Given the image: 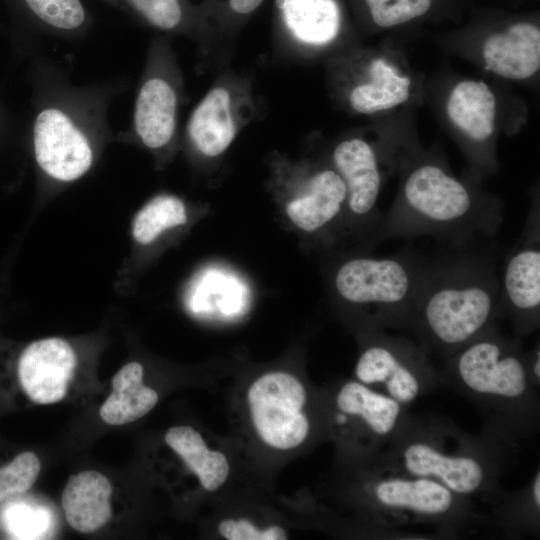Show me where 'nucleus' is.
<instances>
[{
	"instance_id": "ddd939ff",
	"label": "nucleus",
	"mask_w": 540,
	"mask_h": 540,
	"mask_svg": "<svg viewBox=\"0 0 540 540\" xmlns=\"http://www.w3.org/2000/svg\"><path fill=\"white\" fill-rule=\"evenodd\" d=\"M388 148L352 136L338 142L331 153L330 162L346 187V218L352 226L370 233V236L382 217L378 200L386 166H401L407 155L401 159H391Z\"/></svg>"
},
{
	"instance_id": "7ed1b4c3",
	"label": "nucleus",
	"mask_w": 540,
	"mask_h": 540,
	"mask_svg": "<svg viewBox=\"0 0 540 540\" xmlns=\"http://www.w3.org/2000/svg\"><path fill=\"white\" fill-rule=\"evenodd\" d=\"M428 262L407 331L431 355L448 358L496 326L500 277L496 263L471 245Z\"/></svg>"
},
{
	"instance_id": "f3484780",
	"label": "nucleus",
	"mask_w": 540,
	"mask_h": 540,
	"mask_svg": "<svg viewBox=\"0 0 540 540\" xmlns=\"http://www.w3.org/2000/svg\"><path fill=\"white\" fill-rule=\"evenodd\" d=\"M77 365L71 345L58 337L32 342L18 362V377L27 396L39 404L62 400Z\"/></svg>"
},
{
	"instance_id": "2eb2a0df",
	"label": "nucleus",
	"mask_w": 540,
	"mask_h": 540,
	"mask_svg": "<svg viewBox=\"0 0 540 540\" xmlns=\"http://www.w3.org/2000/svg\"><path fill=\"white\" fill-rule=\"evenodd\" d=\"M285 212L300 231L318 234L346 218L347 192L339 173L329 164L308 165L298 171Z\"/></svg>"
},
{
	"instance_id": "5701e85b",
	"label": "nucleus",
	"mask_w": 540,
	"mask_h": 540,
	"mask_svg": "<svg viewBox=\"0 0 540 540\" xmlns=\"http://www.w3.org/2000/svg\"><path fill=\"white\" fill-rule=\"evenodd\" d=\"M139 362L124 365L112 379V392L100 407L101 419L109 425H123L143 417L158 402L156 390L144 385Z\"/></svg>"
},
{
	"instance_id": "423d86ee",
	"label": "nucleus",
	"mask_w": 540,
	"mask_h": 540,
	"mask_svg": "<svg viewBox=\"0 0 540 540\" xmlns=\"http://www.w3.org/2000/svg\"><path fill=\"white\" fill-rule=\"evenodd\" d=\"M347 468L342 497L367 527L382 536H409L399 529L415 525L431 526L440 536H458L486 519L473 502L433 480L369 464Z\"/></svg>"
},
{
	"instance_id": "6ab92c4d",
	"label": "nucleus",
	"mask_w": 540,
	"mask_h": 540,
	"mask_svg": "<svg viewBox=\"0 0 540 540\" xmlns=\"http://www.w3.org/2000/svg\"><path fill=\"white\" fill-rule=\"evenodd\" d=\"M412 81L389 59L375 56L364 65L347 90L349 107L361 115H374L404 104L410 97Z\"/></svg>"
},
{
	"instance_id": "c756f323",
	"label": "nucleus",
	"mask_w": 540,
	"mask_h": 540,
	"mask_svg": "<svg viewBox=\"0 0 540 540\" xmlns=\"http://www.w3.org/2000/svg\"><path fill=\"white\" fill-rule=\"evenodd\" d=\"M524 362L527 374L536 389L540 387V346L535 344L524 352Z\"/></svg>"
},
{
	"instance_id": "aec40b11",
	"label": "nucleus",
	"mask_w": 540,
	"mask_h": 540,
	"mask_svg": "<svg viewBox=\"0 0 540 540\" xmlns=\"http://www.w3.org/2000/svg\"><path fill=\"white\" fill-rule=\"evenodd\" d=\"M111 494L109 479L98 471L87 470L70 476L61 498L68 524L85 534L102 528L112 516Z\"/></svg>"
},
{
	"instance_id": "393cba45",
	"label": "nucleus",
	"mask_w": 540,
	"mask_h": 540,
	"mask_svg": "<svg viewBox=\"0 0 540 540\" xmlns=\"http://www.w3.org/2000/svg\"><path fill=\"white\" fill-rule=\"evenodd\" d=\"M187 220V207L180 197L158 194L136 213L132 222V236L138 244L149 245L165 231L182 226Z\"/></svg>"
},
{
	"instance_id": "dca6fc26",
	"label": "nucleus",
	"mask_w": 540,
	"mask_h": 540,
	"mask_svg": "<svg viewBox=\"0 0 540 540\" xmlns=\"http://www.w3.org/2000/svg\"><path fill=\"white\" fill-rule=\"evenodd\" d=\"M247 96L227 84L213 86L191 112L185 127L189 146L200 156L216 158L233 143L244 124Z\"/></svg>"
},
{
	"instance_id": "f03ea898",
	"label": "nucleus",
	"mask_w": 540,
	"mask_h": 540,
	"mask_svg": "<svg viewBox=\"0 0 540 540\" xmlns=\"http://www.w3.org/2000/svg\"><path fill=\"white\" fill-rule=\"evenodd\" d=\"M400 169L399 190L370 236L373 244L433 236L464 246L498 233L502 201L454 175L440 159L408 153Z\"/></svg>"
},
{
	"instance_id": "a878e982",
	"label": "nucleus",
	"mask_w": 540,
	"mask_h": 540,
	"mask_svg": "<svg viewBox=\"0 0 540 540\" xmlns=\"http://www.w3.org/2000/svg\"><path fill=\"white\" fill-rule=\"evenodd\" d=\"M163 32H182L189 18L185 0H99Z\"/></svg>"
},
{
	"instance_id": "0eeeda50",
	"label": "nucleus",
	"mask_w": 540,
	"mask_h": 540,
	"mask_svg": "<svg viewBox=\"0 0 540 540\" xmlns=\"http://www.w3.org/2000/svg\"><path fill=\"white\" fill-rule=\"evenodd\" d=\"M428 262L412 250L382 257L352 256L334 269L332 289L358 333L408 330Z\"/></svg>"
},
{
	"instance_id": "4468645a",
	"label": "nucleus",
	"mask_w": 540,
	"mask_h": 540,
	"mask_svg": "<svg viewBox=\"0 0 540 540\" xmlns=\"http://www.w3.org/2000/svg\"><path fill=\"white\" fill-rule=\"evenodd\" d=\"M446 112L474 170L479 175L494 172L497 99L493 90L481 80L463 79L451 88Z\"/></svg>"
},
{
	"instance_id": "6e6552de",
	"label": "nucleus",
	"mask_w": 540,
	"mask_h": 540,
	"mask_svg": "<svg viewBox=\"0 0 540 540\" xmlns=\"http://www.w3.org/2000/svg\"><path fill=\"white\" fill-rule=\"evenodd\" d=\"M244 404L255 439L271 451L291 452L326 434L323 395L288 370H269L253 378Z\"/></svg>"
},
{
	"instance_id": "bb28decb",
	"label": "nucleus",
	"mask_w": 540,
	"mask_h": 540,
	"mask_svg": "<svg viewBox=\"0 0 540 540\" xmlns=\"http://www.w3.org/2000/svg\"><path fill=\"white\" fill-rule=\"evenodd\" d=\"M40 469L38 456L30 451L17 455L11 463L0 468V503L31 488Z\"/></svg>"
},
{
	"instance_id": "20e7f679",
	"label": "nucleus",
	"mask_w": 540,
	"mask_h": 540,
	"mask_svg": "<svg viewBox=\"0 0 540 540\" xmlns=\"http://www.w3.org/2000/svg\"><path fill=\"white\" fill-rule=\"evenodd\" d=\"M440 375L442 384L478 408L488 433L519 447L538 433V389L519 337H506L495 326L446 358Z\"/></svg>"
},
{
	"instance_id": "c85d7f7f",
	"label": "nucleus",
	"mask_w": 540,
	"mask_h": 540,
	"mask_svg": "<svg viewBox=\"0 0 540 540\" xmlns=\"http://www.w3.org/2000/svg\"><path fill=\"white\" fill-rule=\"evenodd\" d=\"M218 534L226 540H284L288 533L278 524H260L246 517L222 519L217 525Z\"/></svg>"
},
{
	"instance_id": "cd10ccee",
	"label": "nucleus",
	"mask_w": 540,
	"mask_h": 540,
	"mask_svg": "<svg viewBox=\"0 0 540 540\" xmlns=\"http://www.w3.org/2000/svg\"><path fill=\"white\" fill-rule=\"evenodd\" d=\"M366 3L373 22L390 28L424 15L432 0H366Z\"/></svg>"
},
{
	"instance_id": "f8f14e48",
	"label": "nucleus",
	"mask_w": 540,
	"mask_h": 540,
	"mask_svg": "<svg viewBox=\"0 0 540 540\" xmlns=\"http://www.w3.org/2000/svg\"><path fill=\"white\" fill-rule=\"evenodd\" d=\"M499 316L511 321L517 337L540 323V205L532 197L521 235L508 254L500 278Z\"/></svg>"
},
{
	"instance_id": "4be33fe9",
	"label": "nucleus",
	"mask_w": 540,
	"mask_h": 540,
	"mask_svg": "<svg viewBox=\"0 0 540 540\" xmlns=\"http://www.w3.org/2000/svg\"><path fill=\"white\" fill-rule=\"evenodd\" d=\"M287 31L299 44L320 48L337 37L341 17L334 0H278Z\"/></svg>"
},
{
	"instance_id": "1a4fd4ad",
	"label": "nucleus",
	"mask_w": 540,
	"mask_h": 540,
	"mask_svg": "<svg viewBox=\"0 0 540 540\" xmlns=\"http://www.w3.org/2000/svg\"><path fill=\"white\" fill-rule=\"evenodd\" d=\"M326 435L334 440L345 467L370 462L399 434L408 407L354 378L323 394Z\"/></svg>"
},
{
	"instance_id": "9d476101",
	"label": "nucleus",
	"mask_w": 540,
	"mask_h": 540,
	"mask_svg": "<svg viewBox=\"0 0 540 540\" xmlns=\"http://www.w3.org/2000/svg\"><path fill=\"white\" fill-rule=\"evenodd\" d=\"M354 379L409 407L442 384L430 354L406 336L360 332Z\"/></svg>"
},
{
	"instance_id": "a211bd4d",
	"label": "nucleus",
	"mask_w": 540,
	"mask_h": 540,
	"mask_svg": "<svg viewBox=\"0 0 540 540\" xmlns=\"http://www.w3.org/2000/svg\"><path fill=\"white\" fill-rule=\"evenodd\" d=\"M487 70L507 80L521 81L540 68V29L528 22L514 23L489 35L481 47Z\"/></svg>"
},
{
	"instance_id": "9b49d317",
	"label": "nucleus",
	"mask_w": 540,
	"mask_h": 540,
	"mask_svg": "<svg viewBox=\"0 0 540 540\" xmlns=\"http://www.w3.org/2000/svg\"><path fill=\"white\" fill-rule=\"evenodd\" d=\"M183 83L170 43H151L137 89L132 120L123 139H133L152 152H164L175 142Z\"/></svg>"
},
{
	"instance_id": "39448f33",
	"label": "nucleus",
	"mask_w": 540,
	"mask_h": 540,
	"mask_svg": "<svg viewBox=\"0 0 540 540\" xmlns=\"http://www.w3.org/2000/svg\"><path fill=\"white\" fill-rule=\"evenodd\" d=\"M119 85H73L59 69L43 65L32 145L46 179L66 184L90 171L98 145L110 136L108 108Z\"/></svg>"
},
{
	"instance_id": "b1692460",
	"label": "nucleus",
	"mask_w": 540,
	"mask_h": 540,
	"mask_svg": "<svg viewBox=\"0 0 540 540\" xmlns=\"http://www.w3.org/2000/svg\"><path fill=\"white\" fill-rule=\"evenodd\" d=\"M491 520L509 535L538 536L540 530V470L521 489L507 492L491 509Z\"/></svg>"
},
{
	"instance_id": "412c9836",
	"label": "nucleus",
	"mask_w": 540,
	"mask_h": 540,
	"mask_svg": "<svg viewBox=\"0 0 540 540\" xmlns=\"http://www.w3.org/2000/svg\"><path fill=\"white\" fill-rule=\"evenodd\" d=\"M164 440L205 491L213 493L226 484L231 472L229 459L211 448L198 430L189 425L173 426L166 431Z\"/></svg>"
},
{
	"instance_id": "f257e3e1",
	"label": "nucleus",
	"mask_w": 540,
	"mask_h": 540,
	"mask_svg": "<svg viewBox=\"0 0 540 540\" xmlns=\"http://www.w3.org/2000/svg\"><path fill=\"white\" fill-rule=\"evenodd\" d=\"M518 448L485 430L472 435L444 417L410 414L394 440L365 464L433 480L493 509L507 494L500 479Z\"/></svg>"
},
{
	"instance_id": "7c9ffc66",
	"label": "nucleus",
	"mask_w": 540,
	"mask_h": 540,
	"mask_svg": "<svg viewBox=\"0 0 540 540\" xmlns=\"http://www.w3.org/2000/svg\"><path fill=\"white\" fill-rule=\"evenodd\" d=\"M263 0H229L231 9L238 14H248L256 10Z\"/></svg>"
}]
</instances>
